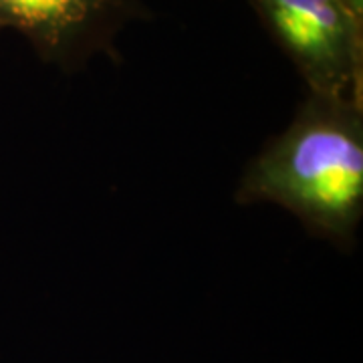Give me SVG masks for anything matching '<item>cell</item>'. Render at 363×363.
Segmentation results:
<instances>
[{
	"label": "cell",
	"mask_w": 363,
	"mask_h": 363,
	"mask_svg": "<svg viewBox=\"0 0 363 363\" xmlns=\"http://www.w3.org/2000/svg\"><path fill=\"white\" fill-rule=\"evenodd\" d=\"M238 204H274L345 248L363 218V104L307 95L245 169Z\"/></svg>",
	"instance_id": "obj_1"
},
{
	"label": "cell",
	"mask_w": 363,
	"mask_h": 363,
	"mask_svg": "<svg viewBox=\"0 0 363 363\" xmlns=\"http://www.w3.org/2000/svg\"><path fill=\"white\" fill-rule=\"evenodd\" d=\"M307 85L363 104V0H250Z\"/></svg>",
	"instance_id": "obj_2"
},
{
	"label": "cell",
	"mask_w": 363,
	"mask_h": 363,
	"mask_svg": "<svg viewBox=\"0 0 363 363\" xmlns=\"http://www.w3.org/2000/svg\"><path fill=\"white\" fill-rule=\"evenodd\" d=\"M128 16L130 0H0V28H16L59 67L107 49Z\"/></svg>",
	"instance_id": "obj_3"
}]
</instances>
